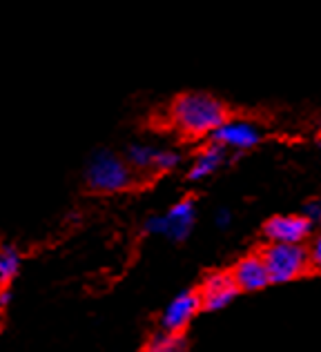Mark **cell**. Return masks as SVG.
<instances>
[{
    "mask_svg": "<svg viewBox=\"0 0 321 352\" xmlns=\"http://www.w3.org/2000/svg\"><path fill=\"white\" fill-rule=\"evenodd\" d=\"M85 185L87 190L98 194H116L134 185V170L130 163L109 150L91 154L85 165Z\"/></svg>",
    "mask_w": 321,
    "mask_h": 352,
    "instance_id": "3",
    "label": "cell"
},
{
    "mask_svg": "<svg viewBox=\"0 0 321 352\" xmlns=\"http://www.w3.org/2000/svg\"><path fill=\"white\" fill-rule=\"evenodd\" d=\"M217 223L225 228L228 223H230V212H228V210H223V212H219V214H217Z\"/></svg>",
    "mask_w": 321,
    "mask_h": 352,
    "instance_id": "17",
    "label": "cell"
},
{
    "mask_svg": "<svg viewBox=\"0 0 321 352\" xmlns=\"http://www.w3.org/2000/svg\"><path fill=\"white\" fill-rule=\"evenodd\" d=\"M310 252V261H313V270L321 274V234L313 241V245L308 248Z\"/></svg>",
    "mask_w": 321,
    "mask_h": 352,
    "instance_id": "15",
    "label": "cell"
},
{
    "mask_svg": "<svg viewBox=\"0 0 321 352\" xmlns=\"http://www.w3.org/2000/svg\"><path fill=\"white\" fill-rule=\"evenodd\" d=\"M223 161H225V147L210 138V143L197 154V159H195V163H192V168L188 172V179L190 181L206 179V176H210L212 172H217L219 168H221Z\"/></svg>",
    "mask_w": 321,
    "mask_h": 352,
    "instance_id": "10",
    "label": "cell"
},
{
    "mask_svg": "<svg viewBox=\"0 0 321 352\" xmlns=\"http://www.w3.org/2000/svg\"><path fill=\"white\" fill-rule=\"evenodd\" d=\"M313 234V219L308 214H279L263 223V236L279 243H306Z\"/></svg>",
    "mask_w": 321,
    "mask_h": 352,
    "instance_id": "5",
    "label": "cell"
},
{
    "mask_svg": "<svg viewBox=\"0 0 321 352\" xmlns=\"http://www.w3.org/2000/svg\"><path fill=\"white\" fill-rule=\"evenodd\" d=\"M12 290H9V285H0V310H5L9 303H12Z\"/></svg>",
    "mask_w": 321,
    "mask_h": 352,
    "instance_id": "16",
    "label": "cell"
},
{
    "mask_svg": "<svg viewBox=\"0 0 321 352\" xmlns=\"http://www.w3.org/2000/svg\"><path fill=\"white\" fill-rule=\"evenodd\" d=\"M21 272V254L14 245L0 248V285H9Z\"/></svg>",
    "mask_w": 321,
    "mask_h": 352,
    "instance_id": "12",
    "label": "cell"
},
{
    "mask_svg": "<svg viewBox=\"0 0 321 352\" xmlns=\"http://www.w3.org/2000/svg\"><path fill=\"white\" fill-rule=\"evenodd\" d=\"M232 118L223 100L203 91H186L172 100L170 120L186 138H203Z\"/></svg>",
    "mask_w": 321,
    "mask_h": 352,
    "instance_id": "1",
    "label": "cell"
},
{
    "mask_svg": "<svg viewBox=\"0 0 321 352\" xmlns=\"http://www.w3.org/2000/svg\"><path fill=\"white\" fill-rule=\"evenodd\" d=\"M181 163V154L172 150H154L152 159V172L157 174H168L172 170H177Z\"/></svg>",
    "mask_w": 321,
    "mask_h": 352,
    "instance_id": "14",
    "label": "cell"
},
{
    "mask_svg": "<svg viewBox=\"0 0 321 352\" xmlns=\"http://www.w3.org/2000/svg\"><path fill=\"white\" fill-rule=\"evenodd\" d=\"M154 147L150 145H130L127 147V163L132 170H152Z\"/></svg>",
    "mask_w": 321,
    "mask_h": 352,
    "instance_id": "13",
    "label": "cell"
},
{
    "mask_svg": "<svg viewBox=\"0 0 321 352\" xmlns=\"http://www.w3.org/2000/svg\"><path fill=\"white\" fill-rule=\"evenodd\" d=\"M199 294V301H201V312H214V310H221L225 305H230L236 294H241L236 283L232 279L230 270H219L208 274L201 285L197 288Z\"/></svg>",
    "mask_w": 321,
    "mask_h": 352,
    "instance_id": "4",
    "label": "cell"
},
{
    "mask_svg": "<svg viewBox=\"0 0 321 352\" xmlns=\"http://www.w3.org/2000/svg\"><path fill=\"white\" fill-rule=\"evenodd\" d=\"M259 254L268 270L270 283H290L315 274L310 252L304 243H279L268 241V245L259 250Z\"/></svg>",
    "mask_w": 321,
    "mask_h": 352,
    "instance_id": "2",
    "label": "cell"
},
{
    "mask_svg": "<svg viewBox=\"0 0 321 352\" xmlns=\"http://www.w3.org/2000/svg\"><path fill=\"white\" fill-rule=\"evenodd\" d=\"M210 138L217 143H221L225 150H250V147L261 143L259 127L252 123H243V120H225L223 125H219Z\"/></svg>",
    "mask_w": 321,
    "mask_h": 352,
    "instance_id": "8",
    "label": "cell"
},
{
    "mask_svg": "<svg viewBox=\"0 0 321 352\" xmlns=\"http://www.w3.org/2000/svg\"><path fill=\"white\" fill-rule=\"evenodd\" d=\"M188 348V339L186 335H174V332H165L159 330L148 339L145 344V350L150 352H179Z\"/></svg>",
    "mask_w": 321,
    "mask_h": 352,
    "instance_id": "11",
    "label": "cell"
},
{
    "mask_svg": "<svg viewBox=\"0 0 321 352\" xmlns=\"http://www.w3.org/2000/svg\"><path fill=\"white\" fill-rule=\"evenodd\" d=\"M230 274L239 292H259L270 285V276L259 252H250L243 258H239L230 267Z\"/></svg>",
    "mask_w": 321,
    "mask_h": 352,
    "instance_id": "7",
    "label": "cell"
},
{
    "mask_svg": "<svg viewBox=\"0 0 321 352\" xmlns=\"http://www.w3.org/2000/svg\"><path fill=\"white\" fill-rule=\"evenodd\" d=\"M195 219H197L195 201L192 199L179 201L165 214V236L172 241H186L192 226H195Z\"/></svg>",
    "mask_w": 321,
    "mask_h": 352,
    "instance_id": "9",
    "label": "cell"
},
{
    "mask_svg": "<svg viewBox=\"0 0 321 352\" xmlns=\"http://www.w3.org/2000/svg\"><path fill=\"white\" fill-rule=\"evenodd\" d=\"M201 312V301L197 290H188L172 299L170 305L161 314V330L174 332V335H186L192 319Z\"/></svg>",
    "mask_w": 321,
    "mask_h": 352,
    "instance_id": "6",
    "label": "cell"
}]
</instances>
